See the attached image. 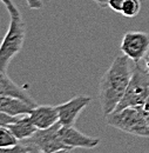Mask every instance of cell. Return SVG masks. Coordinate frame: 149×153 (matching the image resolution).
Here are the masks:
<instances>
[{"instance_id":"6da1fadb","label":"cell","mask_w":149,"mask_h":153,"mask_svg":"<svg viewBox=\"0 0 149 153\" xmlns=\"http://www.w3.org/2000/svg\"><path fill=\"white\" fill-rule=\"evenodd\" d=\"M129 60L127 56L116 57L100 80L99 100L105 117L116 110L126 93L131 76Z\"/></svg>"},{"instance_id":"7a4b0ae2","label":"cell","mask_w":149,"mask_h":153,"mask_svg":"<svg viewBox=\"0 0 149 153\" xmlns=\"http://www.w3.org/2000/svg\"><path fill=\"white\" fill-rule=\"evenodd\" d=\"M10 13V27L5 36L0 48V71L6 72L11 60L18 54L22 48L26 28L21 13L12 0H1Z\"/></svg>"},{"instance_id":"3957f363","label":"cell","mask_w":149,"mask_h":153,"mask_svg":"<svg viewBox=\"0 0 149 153\" xmlns=\"http://www.w3.org/2000/svg\"><path fill=\"white\" fill-rule=\"evenodd\" d=\"M106 123L114 128L137 137H149V124L137 106H131L106 115Z\"/></svg>"},{"instance_id":"277c9868","label":"cell","mask_w":149,"mask_h":153,"mask_svg":"<svg viewBox=\"0 0 149 153\" xmlns=\"http://www.w3.org/2000/svg\"><path fill=\"white\" fill-rule=\"evenodd\" d=\"M149 99V70L146 65L135 62L126 93L115 111L131 106H140Z\"/></svg>"},{"instance_id":"5b68a950","label":"cell","mask_w":149,"mask_h":153,"mask_svg":"<svg viewBox=\"0 0 149 153\" xmlns=\"http://www.w3.org/2000/svg\"><path fill=\"white\" fill-rule=\"evenodd\" d=\"M60 127L61 124L58 121L56 124L48 128H38L33 135L20 141L27 145L33 153H54L61 151H71L72 149L67 146L59 135Z\"/></svg>"},{"instance_id":"8992f818","label":"cell","mask_w":149,"mask_h":153,"mask_svg":"<svg viewBox=\"0 0 149 153\" xmlns=\"http://www.w3.org/2000/svg\"><path fill=\"white\" fill-rule=\"evenodd\" d=\"M121 51L134 62H140L149 50V36L145 32H128L121 41Z\"/></svg>"},{"instance_id":"52a82bcc","label":"cell","mask_w":149,"mask_h":153,"mask_svg":"<svg viewBox=\"0 0 149 153\" xmlns=\"http://www.w3.org/2000/svg\"><path fill=\"white\" fill-rule=\"evenodd\" d=\"M92 98L88 96H76L71 100L58 105L59 123L62 126H74L80 113L91 104Z\"/></svg>"},{"instance_id":"ba28073f","label":"cell","mask_w":149,"mask_h":153,"mask_svg":"<svg viewBox=\"0 0 149 153\" xmlns=\"http://www.w3.org/2000/svg\"><path fill=\"white\" fill-rule=\"evenodd\" d=\"M59 135L61 140L69 146L72 150L73 149H93L100 144V139L89 137L87 134H83L76 130L74 126H62L60 127Z\"/></svg>"},{"instance_id":"9c48e42d","label":"cell","mask_w":149,"mask_h":153,"mask_svg":"<svg viewBox=\"0 0 149 153\" xmlns=\"http://www.w3.org/2000/svg\"><path fill=\"white\" fill-rule=\"evenodd\" d=\"M30 117L38 128H48L59 121V111L55 106L37 105L31 111Z\"/></svg>"},{"instance_id":"30bf717a","label":"cell","mask_w":149,"mask_h":153,"mask_svg":"<svg viewBox=\"0 0 149 153\" xmlns=\"http://www.w3.org/2000/svg\"><path fill=\"white\" fill-rule=\"evenodd\" d=\"M34 106L22 99L7 96L0 97V112L12 115H26L30 114Z\"/></svg>"},{"instance_id":"8fae6325","label":"cell","mask_w":149,"mask_h":153,"mask_svg":"<svg viewBox=\"0 0 149 153\" xmlns=\"http://www.w3.org/2000/svg\"><path fill=\"white\" fill-rule=\"evenodd\" d=\"M1 96L19 98V99H22L26 102L31 104L34 107L37 106V102L28 96L21 87H19L10 76H6V72H1L0 73V97Z\"/></svg>"},{"instance_id":"7c38bea8","label":"cell","mask_w":149,"mask_h":153,"mask_svg":"<svg viewBox=\"0 0 149 153\" xmlns=\"http://www.w3.org/2000/svg\"><path fill=\"white\" fill-rule=\"evenodd\" d=\"M6 127H8L19 140H24V139L30 138L38 130V127L34 125V123L32 121L30 114L21 115L17 123L10 124Z\"/></svg>"},{"instance_id":"4fadbf2b","label":"cell","mask_w":149,"mask_h":153,"mask_svg":"<svg viewBox=\"0 0 149 153\" xmlns=\"http://www.w3.org/2000/svg\"><path fill=\"white\" fill-rule=\"evenodd\" d=\"M18 143L19 139L8 127L0 126V147H1V150L11 149V147L15 146Z\"/></svg>"},{"instance_id":"5bb4252c","label":"cell","mask_w":149,"mask_h":153,"mask_svg":"<svg viewBox=\"0 0 149 153\" xmlns=\"http://www.w3.org/2000/svg\"><path fill=\"white\" fill-rule=\"evenodd\" d=\"M141 10V1L140 0H126L121 11V14L127 18H134L139 14Z\"/></svg>"},{"instance_id":"9a60e30c","label":"cell","mask_w":149,"mask_h":153,"mask_svg":"<svg viewBox=\"0 0 149 153\" xmlns=\"http://www.w3.org/2000/svg\"><path fill=\"white\" fill-rule=\"evenodd\" d=\"M21 115H12L5 112H0V126H7L10 124L17 123Z\"/></svg>"},{"instance_id":"2e32d148","label":"cell","mask_w":149,"mask_h":153,"mask_svg":"<svg viewBox=\"0 0 149 153\" xmlns=\"http://www.w3.org/2000/svg\"><path fill=\"white\" fill-rule=\"evenodd\" d=\"M125 1H126V0H108V7H109L111 10H113L114 12L121 13Z\"/></svg>"},{"instance_id":"e0dca14e","label":"cell","mask_w":149,"mask_h":153,"mask_svg":"<svg viewBox=\"0 0 149 153\" xmlns=\"http://www.w3.org/2000/svg\"><path fill=\"white\" fill-rule=\"evenodd\" d=\"M27 6L31 10H40L42 8V0H26Z\"/></svg>"},{"instance_id":"ac0fdd59","label":"cell","mask_w":149,"mask_h":153,"mask_svg":"<svg viewBox=\"0 0 149 153\" xmlns=\"http://www.w3.org/2000/svg\"><path fill=\"white\" fill-rule=\"evenodd\" d=\"M140 110H141V112L143 113V115H145V118L147 119V121H148L149 124V99L148 100H146L142 105H140V106H137Z\"/></svg>"},{"instance_id":"d6986e66","label":"cell","mask_w":149,"mask_h":153,"mask_svg":"<svg viewBox=\"0 0 149 153\" xmlns=\"http://www.w3.org/2000/svg\"><path fill=\"white\" fill-rule=\"evenodd\" d=\"M100 7H106L108 6V0H94Z\"/></svg>"},{"instance_id":"ffe728a7","label":"cell","mask_w":149,"mask_h":153,"mask_svg":"<svg viewBox=\"0 0 149 153\" xmlns=\"http://www.w3.org/2000/svg\"><path fill=\"white\" fill-rule=\"evenodd\" d=\"M146 66L148 67V70H149V56L147 57V59H146Z\"/></svg>"}]
</instances>
